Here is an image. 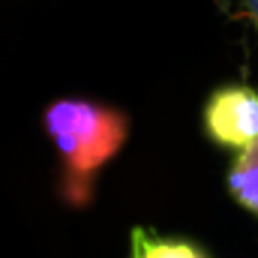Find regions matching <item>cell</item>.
<instances>
[{"instance_id": "1", "label": "cell", "mask_w": 258, "mask_h": 258, "mask_svg": "<svg viewBox=\"0 0 258 258\" xmlns=\"http://www.w3.org/2000/svg\"><path fill=\"white\" fill-rule=\"evenodd\" d=\"M42 126L60 156V195L72 207H87L99 171L123 150L129 138V114L93 99H54Z\"/></svg>"}, {"instance_id": "2", "label": "cell", "mask_w": 258, "mask_h": 258, "mask_svg": "<svg viewBox=\"0 0 258 258\" xmlns=\"http://www.w3.org/2000/svg\"><path fill=\"white\" fill-rule=\"evenodd\" d=\"M204 132L228 150H243L258 141V90L249 84L216 87L204 102Z\"/></svg>"}, {"instance_id": "3", "label": "cell", "mask_w": 258, "mask_h": 258, "mask_svg": "<svg viewBox=\"0 0 258 258\" xmlns=\"http://www.w3.org/2000/svg\"><path fill=\"white\" fill-rule=\"evenodd\" d=\"M228 192L240 207L258 216V141L237 150L231 168H228Z\"/></svg>"}, {"instance_id": "4", "label": "cell", "mask_w": 258, "mask_h": 258, "mask_svg": "<svg viewBox=\"0 0 258 258\" xmlns=\"http://www.w3.org/2000/svg\"><path fill=\"white\" fill-rule=\"evenodd\" d=\"M150 258H207V255L186 240H159V237H153Z\"/></svg>"}, {"instance_id": "5", "label": "cell", "mask_w": 258, "mask_h": 258, "mask_svg": "<svg viewBox=\"0 0 258 258\" xmlns=\"http://www.w3.org/2000/svg\"><path fill=\"white\" fill-rule=\"evenodd\" d=\"M150 246H153V234L147 228H132V234H129V258H150Z\"/></svg>"}, {"instance_id": "6", "label": "cell", "mask_w": 258, "mask_h": 258, "mask_svg": "<svg viewBox=\"0 0 258 258\" xmlns=\"http://www.w3.org/2000/svg\"><path fill=\"white\" fill-rule=\"evenodd\" d=\"M240 3H243V9H246L249 21L255 24V30H258V0H240Z\"/></svg>"}]
</instances>
